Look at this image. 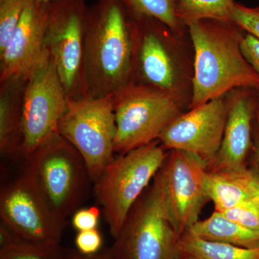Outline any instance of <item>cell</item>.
<instances>
[{"label": "cell", "instance_id": "6da1fadb", "mask_svg": "<svg viewBox=\"0 0 259 259\" xmlns=\"http://www.w3.org/2000/svg\"><path fill=\"white\" fill-rule=\"evenodd\" d=\"M194 50L191 109L238 89L259 93V75L241 51L244 35L231 21L202 20L187 26Z\"/></svg>", "mask_w": 259, "mask_h": 259}, {"label": "cell", "instance_id": "7a4b0ae2", "mask_svg": "<svg viewBox=\"0 0 259 259\" xmlns=\"http://www.w3.org/2000/svg\"><path fill=\"white\" fill-rule=\"evenodd\" d=\"M132 40L128 14L120 0H97L84 23L88 96H110L131 82Z\"/></svg>", "mask_w": 259, "mask_h": 259}, {"label": "cell", "instance_id": "3957f363", "mask_svg": "<svg viewBox=\"0 0 259 259\" xmlns=\"http://www.w3.org/2000/svg\"><path fill=\"white\" fill-rule=\"evenodd\" d=\"M24 170L58 221L81 208L93 183L88 164L79 151L58 133L25 159Z\"/></svg>", "mask_w": 259, "mask_h": 259}, {"label": "cell", "instance_id": "277c9868", "mask_svg": "<svg viewBox=\"0 0 259 259\" xmlns=\"http://www.w3.org/2000/svg\"><path fill=\"white\" fill-rule=\"evenodd\" d=\"M168 151L158 140L114 158L94 182L104 217L115 238L127 214L154 178Z\"/></svg>", "mask_w": 259, "mask_h": 259}, {"label": "cell", "instance_id": "5b68a950", "mask_svg": "<svg viewBox=\"0 0 259 259\" xmlns=\"http://www.w3.org/2000/svg\"><path fill=\"white\" fill-rule=\"evenodd\" d=\"M181 238L172 226L156 177L127 214L110 248L114 259H182Z\"/></svg>", "mask_w": 259, "mask_h": 259}, {"label": "cell", "instance_id": "8992f818", "mask_svg": "<svg viewBox=\"0 0 259 259\" xmlns=\"http://www.w3.org/2000/svg\"><path fill=\"white\" fill-rule=\"evenodd\" d=\"M115 109V154H125L159 139L180 115L177 95L130 82L112 95Z\"/></svg>", "mask_w": 259, "mask_h": 259}, {"label": "cell", "instance_id": "52a82bcc", "mask_svg": "<svg viewBox=\"0 0 259 259\" xmlns=\"http://www.w3.org/2000/svg\"><path fill=\"white\" fill-rule=\"evenodd\" d=\"M58 132L81 155L93 183L115 158V109L112 95L69 100Z\"/></svg>", "mask_w": 259, "mask_h": 259}, {"label": "cell", "instance_id": "ba28073f", "mask_svg": "<svg viewBox=\"0 0 259 259\" xmlns=\"http://www.w3.org/2000/svg\"><path fill=\"white\" fill-rule=\"evenodd\" d=\"M86 0L51 3L45 47L69 100L88 96L84 61Z\"/></svg>", "mask_w": 259, "mask_h": 259}, {"label": "cell", "instance_id": "9c48e42d", "mask_svg": "<svg viewBox=\"0 0 259 259\" xmlns=\"http://www.w3.org/2000/svg\"><path fill=\"white\" fill-rule=\"evenodd\" d=\"M207 164L192 153L171 150L156 175L168 218L180 237L194 223L208 201L205 179Z\"/></svg>", "mask_w": 259, "mask_h": 259}, {"label": "cell", "instance_id": "30bf717a", "mask_svg": "<svg viewBox=\"0 0 259 259\" xmlns=\"http://www.w3.org/2000/svg\"><path fill=\"white\" fill-rule=\"evenodd\" d=\"M68 102L69 99L49 54L32 70L25 86L22 117L24 159L59 133V121L67 109Z\"/></svg>", "mask_w": 259, "mask_h": 259}, {"label": "cell", "instance_id": "8fae6325", "mask_svg": "<svg viewBox=\"0 0 259 259\" xmlns=\"http://www.w3.org/2000/svg\"><path fill=\"white\" fill-rule=\"evenodd\" d=\"M0 218L19 238L40 244L60 245L66 226L53 214L24 169L2 185Z\"/></svg>", "mask_w": 259, "mask_h": 259}, {"label": "cell", "instance_id": "7c38bea8", "mask_svg": "<svg viewBox=\"0 0 259 259\" xmlns=\"http://www.w3.org/2000/svg\"><path fill=\"white\" fill-rule=\"evenodd\" d=\"M128 24L132 40L131 82L177 95L176 66L166 42L169 29L145 15L128 14Z\"/></svg>", "mask_w": 259, "mask_h": 259}, {"label": "cell", "instance_id": "4fadbf2b", "mask_svg": "<svg viewBox=\"0 0 259 259\" xmlns=\"http://www.w3.org/2000/svg\"><path fill=\"white\" fill-rule=\"evenodd\" d=\"M228 112L225 96L214 99L179 115L158 141L168 151L181 150L195 155L208 167L221 147Z\"/></svg>", "mask_w": 259, "mask_h": 259}, {"label": "cell", "instance_id": "5bb4252c", "mask_svg": "<svg viewBox=\"0 0 259 259\" xmlns=\"http://www.w3.org/2000/svg\"><path fill=\"white\" fill-rule=\"evenodd\" d=\"M51 3L28 0L14 35L0 54V81L13 76L28 78L49 53L46 32Z\"/></svg>", "mask_w": 259, "mask_h": 259}, {"label": "cell", "instance_id": "9a60e30c", "mask_svg": "<svg viewBox=\"0 0 259 259\" xmlns=\"http://www.w3.org/2000/svg\"><path fill=\"white\" fill-rule=\"evenodd\" d=\"M236 90L228 101V112L221 147L207 167L213 171H238L247 168V156L253 144V122L259 93Z\"/></svg>", "mask_w": 259, "mask_h": 259}, {"label": "cell", "instance_id": "2e32d148", "mask_svg": "<svg viewBox=\"0 0 259 259\" xmlns=\"http://www.w3.org/2000/svg\"><path fill=\"white\" fill-rule=\"evenodd\" d=\"M28 78L13 76L0 81V153L5 158H23L22 117Z\"/></svg>", "mask_w": 259, "mask_h": 259}, {"label": "cell", "instance_id": "e0dca14e", "mask_svg": "<svg viewBox=\"0 0 259 259\" xmlns=\"http://www.w3.org/2000/svg\"><path fill=\"white\" fill-rule=\"evenodd\" d=\"M187 233L206 241L243 248L259 247V230L245 228L216 211L207 219L199 220Z\"/></svg>", "mask_w": 259, "mask_h": 259}, {"label": "cell", "instance_id": "ac0fdd59", "mask_svg": "<svg viewBox=\"0 0 259 259\" xmlns=\"http://www.w3.org/2000/svg\"><path fill=\"white\" fill-rule=\"evenodd\" d=\"M185 255L194 259H259V247L248 248L206 241L186 233L181 238Z\"/></svg>", "mask_w": 259, "mask_h": 259}, {"label": "cell", "instance_id": "d6986e66", "mask_svg": "<svg viewBox=\"0 0 259 259\" xmlns=\"http://www.w3.org/2000/svg\"><path fill=\"white\" fill-rule=\"evenodd\" d=\"M0 227V259H62L65 249L60 245L26 241L4 225Z\"/></svg>", "mask_w": 259, "mask_h": 259}, {"label": "cell", "instance_id": "ffe728a7", "mask_svg": "<svg viewBox=\"0 0 259 259\" xmlns=\"http://www.w3.org/2000/svg\"><path fill=\"white\" fill-rule=\"evenodd\" d=\"M205 186L209 201L214 204L216 212H223L251 200L249 194L239 184L221 172L207 170Z\"/></svg>", "mask_w": 259, "mask_h": 259}, {"label": "cell", "instance_id": "44dd1931", "mask_svg": "<svg viewBox=\"0 0 259 259\" xmlns=\"http://www.w3.org/2000/svg\"><path fill=\"white\" fill-rule=\"evenodd\" d=\"M234 3V0H176L177 18L185 28L202 20L230 21Z\"/></svg>", "mask_w": 259, "mask_h": 259}, {"label": "cell", "instance_id": "7402d4cb", "mask_svg": "<svg viewBox=\"0 0 259 259\" xmlns=\"http://www.w3.org/2000/svg\"><path fill=\"white\" fill-rule=\"evenodd\" d=\"M130 15H145L164 24L174 33L181 34L185 27L177 15L176 0H120Z\"/></svg>", "mask_w": 259, "mask_h": 259}, {"label": "cell", "instance_id": "603a6c76", "mask_svg": "<svg viewBox=\"0 0 259 259\" xmlns=\"http://www.w3.org/2000/svg\"><path fill=\"white\" fill-rule=\"evenodd\" d=\"M28 0H0V54L18 28Z\"/></svg>", "mask_w": 259, "mask_h": 259}, {"label": "cell", "instance_id": "cb8c5ba5", "mask_svg": "<svg viewBox=\"0 0 259 259\" xmlns=\"http://www.w3.org/2000/svg\"><path fill=\"white\" fill-rule=\"evenodd\" d=\"M229 20L241 30L259 40V6L249 8L235 3L230 13Z\"/></svg>", "mask_w": 259, "mask_h": 259}, {"label": "cell", "instance_id": "d4e9b609", "mask_svg": "<svg viewBox=\"0 0 259 259\" xmlns=\"http://www.w3.org/2000/svg\"><path fill=\"white\" fill-rule=\"evenodd\" d=\"M218 212L245 228L259 230V209L252 199L233 208Z\"/></svg>", "mask_w": 259, "mask_h": 259}, {"label": "cell", "instance_id": "484cf974", "mask_svg": "<svg viewBox=\"0 0 259 259\" xmlns=\"http://www.w3.org/2000/svg\"><path fill=\"white\" fill-rule=\"evenodd\" d=\"M221 172L243 187L259 209V174L254 168H247L238 171Z\"/></svg>", "mask_w": 259, "mask_h": 259}, {"label": "cell", "instance_id": "4316f807", "mask_svg": "<svg viewBox=\"0 0 259 259\" xmlns=\"http://www.w3.org/2000/svg\"><path fill=\"white\" fill-rule=\"evenodd\" d=\"M77 250L84 255H94L100 252L102 245V237L100 231L95 229L78 232L75 238Z\"/></svg>", "mask_w": 259, "mask_h": 259}, {"label": "cell", "instance_id": "83f0119b", "mask_svg": "<svg viewBox=\"0 0 259 259\" xmlns=\"http://www.w3.org/2000/svg\"><path fill=\"white\" fill-rule=\"evenodd\" d=\"M100 209L96 206L80 208L71 216V223L78 232L95 229L100 220Z\"/></svg>", "mask_w": 259, "mask_h": 259}, {"label": "cell", "instance_id": "f1b7e54d", "mask_svg": "<svg viewBox=\"0 0 259 259\" xmlns=\"http://www.w3.org/2000/svg\"><path fill=\"white\" fill-rule=\"evenodd\" d=\"M241 47L245 59L259 75V40L247 33L242 40Z\"/></svg>", "mask_w": 259, "mask_h": 259}, {"label": "cell", "instance_id": "f546056e", "mask_svg": "<svg viewBox=\"0 0 259 259\" xmlns=\"http://www.w3.org/2000/svg\"><path fill=\"white\" fill-rule=\"evenodd\" d=\"M62 259H114L110 249L99 252L96 254L84 255L80 253L79 250L74 249H65Z\"/></svg>", "mask_w": 259, "mask_h": 259}, {"label": "cell", "instance_id": "4dcf8cb0", "mask_svg": "<svg viewBox=\"0 0 259 259\" xmlns=\"http://www.w3.org/2000/svg\"><path fill=\"white\" fill-rule=\"evenodd\" d=\"M253 144H252V168L259 174V125L255 120L253 125Z\"/></svg>", "mask_w": 259, "mask_h": 259}, {"label": "cell", "instance_id": "1f68e13d", "mask_svg": "<svg viewBox=\"0 0 259 259\" xmlns=\"http://www.w3.org/2000/svg\"><path fill=\"white\" fill-rule=\"evenodd\" d=\"M255 120H256L257 122L259 125V95L258 98V103H257V107H256V114H255Z\"/></svg>", "mask_w": 259, "mask_h": 259}, {"label": "cell", "instance_id": "d6a6232c", "mask_svg": "<svg viewBox=\"0 0 259 259\" xmlns=\"http://www.w3.org/2000/svg\"><path fill=\"white\" fill-rule=\"evenodd\" d=\"M39 1L45 2V3H53V2L56 1V0H39Z\"/></svg>", "mask_w": 259, "mask_h": 259}, {"label": "cell", "instance_id": "836d02e7", "mask_svg": "<svg viewBox=\"0 0 259 259\" xmlns=\"http://www.w3.org/2000/svg\"><path fill=\"white\" fill-rule=\"evenodd\" d=\"M182 259H194L192 257L189 256V255H185Z\"/></svg>", "mask_w": 259, "mask_h": 259}]
</instances>
